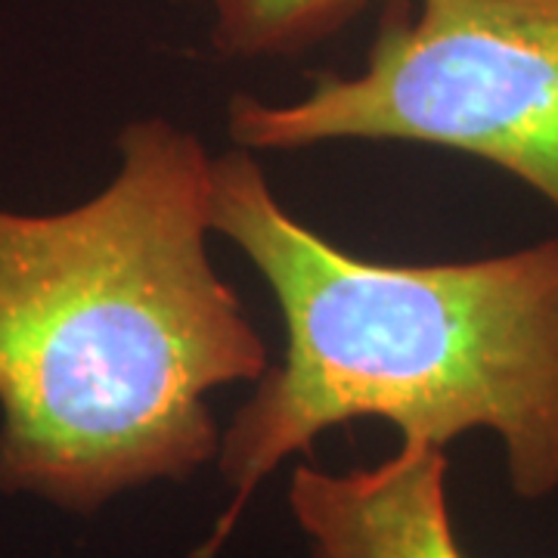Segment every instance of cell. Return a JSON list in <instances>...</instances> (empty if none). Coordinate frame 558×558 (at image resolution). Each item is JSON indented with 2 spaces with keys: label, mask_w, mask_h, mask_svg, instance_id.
I'll return each instance as SVG.
<instances>
[{
  "label": "cell",
  "mask_w": 558,
  "mask_h": 558,
  "mask_svg": "<svg viewBox=\"0 0 558 558\" xmlns=\"http://www.w3.org/2000/svg\"><path fill=\"white\" fill-rule=\"evenodd\" d=\"M208 215L274 292L286 354L220 435L230 502L196 558L218 556L286 459L354 418L391 422L400 447L494 432L512 494H556L558 236L440 264L351 255L301 223L240 146L211 159Z\"/></svg>",
  "instance_id": "7a4b0ae2"
},
{
  "label": "cell",
  "mask_w": 558,
  "mask_h": 558,
  "mask_svg": "<svg viewBox=\"0 0 558 558\" xmlns=\"http://www.w3.org/2000/svg\"><path fill=\"white\" fill-rule=\"evenodd\" d=\"M119 171L65 211L0 208V490L94 515L218 459L208 398L267 344L208 258L211 156L131 121Z\"/></svg>",
  "instance_id": "6da1fadb"
},
{
  "label": "cell",
  "mask_w": 558,
  "mask_h": 558,
  "mask_svg": "<svg viewBox=\"0 0 558 558\" xmlns=\"http://www.w3.org/2000/svg\"><path fill=\"white\" fill-rule=\"evenodd\" d=\"M289 506L314 558H469L447 502V457L400 447L376 469L292 472Z\"/></svg>",
  "instance_id": "277c9868"
},
{
  "label": "cell",
  "mask_w": 558,
  "mask_h": 558,
  "mask_svg": "<svg viewBox=\"0 0 558 558\" xmlns=\"http://www.w3.org/2000/svg\"><path fill=\"white\" fill-rule=\"evenodd\" d=\"M211 47L230 60L301 57L379 0H208Z\"/></svg>",
  "instance_id": "5b68a950"
},
{
  "label": "cell",
  "mask_w": 558,
  "mask_h": 558,
  "mask_svg": "<svg viewBox=\"0 0 558 558\" xmlns=\"http://www.w3.org/2000/svg\"><path fill=\"white\" fill-rule=\"evenodd\" d=\"M227 131L248 153L336 140L453 149L558 215V0H391L357 75H319L282 106L236 94Z\"/></svg>",
  "instance_id": "3957f363"
}]
</instances>
